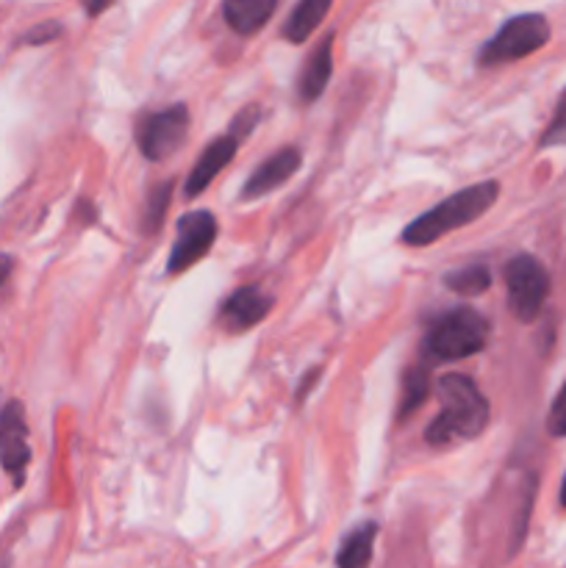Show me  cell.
Returning a JSON list of instances; mask_svg holds the SVG:
<instances>
[{
    "label": "cell",
    "instance_id": "cell-12",
    "mask_svg": "<svg viewBox=\"0 0 566 568\" xmlns=\"http://www.w3.org/2000/svg\"><path fill=\"white\" fill-rule=\"evenodd\" d=\"M331 75H333V33H327V37L316 44L314 53L309 55L303 72H300V81H297L300 98L309 100V103L320 98V94L325 92Z\"/></svg>",
    "mask_w": 566,
    "mask_h": 568
},
{
    "label": "cell",
    "instance_id": "cell-17",
    "mask_svg": "<svg viewBox=\"0 0 566 568\" xmlns=\"http://www.w3.org/2000/svg\"><path fill=\"white\" fill-rule=\"evenodd\" d=\"M444 283H447V288H453V292L475 297V294H483L492 286V272H488L486 264H472L464 266V270L449 272V275L444 277Z\"/></svg>",
    "mask_w": 566,
    "mask_h": 568
},
{
    "label": "cell",
    "instance_id": "cell-16",
    "mask_svg": "<svg viewBox=\"0 0 566 568\" xmlns=\"http://www.w3.org/2000/svg\"><path fill=\"white\" fill-rule=\"evenodd\" d=\"M431 392V381H427V366H414V369L405 372L403 377V394H400V408L397 419L405 422L414 410L422 408V403L427 399Z\"/></svg>",
    "mask_w": 566,
    "mask_h": 568
},
{
    "label": "cell",
    "instance_id": "cell-26",
    "mask_svg": "<svg viewBox=\"0 0 566 568\" xmlns=\"http://www.w3.org/2000/svg\"><path fill=\"white\" fill-rule=\"evenodd\" d=\"M558 111H566V89H564V94H560V100H558Z\"/></svg>",
    "mask_w": 566,
    "mask_h": 568
},
{
    "label": "cell",
    "instance_id": "cell-1",
    "mask_svg": "<svg viewBox=\"0 0 566 568\" xmlns=\"http://www.w3.org/2000/svg\"><path fill=\"white\" fill-rule=\"evenodd\" d=\"M438 399L442 410L436 419L427 425V444H447L453 438H477L488 425V399L477 388V383L466 375L438 377Z\"/></svg>",
    "mask_w": 566,
    "mask_h": 568
},
{
    "label": "cell",
    "instance_id": "cell-18",
    "mask_svg": "<svg viewBox=\"0 0 566 568\" xmlns=\"http://www.w3.org/2000/svg\"><path fill=\"white\" fill-rule=\"evenodd\" d=\"M170 194H172V183H161V186H155L153 192H150L148 214H144V225L153 227V231L159 227L161 216H164L166 203H170Z\"/></svg>",
    "mask_w": 566,
    "mask_h": 568
},
{
    "label": "cell",
    "instance_id": "cell-3",
    "mask_svg": "<svg viewBox=\"0 0 566 568\" xmlns=\"http://www.w3.org/2000/svg\"><path fill=\"white\" fill-rule=\"evenodd\" d=\"M488 342V320L475 308H449L438 316L425 336V358L431 364L461 361L481 353Z\"/></svg>",
    "mask_w": 566,
    "mask_h": 568
},
{
    "label": "cell",
    "instance_id": "cell-19",
    "mask_svg": "<svg viewBox=\"0 0 566 568\" xmlns=\"http://www.w3.org/2000/svg\"><path fill=\"white\" fill-rule=\"evenodd\" d=\"M547 433L553 438H564L566 436V383H564V388L558 392V397H555L553 408H549Z\"/></svg>",
    "mask_w": 566,
    "mask_h": 568
},
{
    "label": "cell",
    "instance_id": "cell-6",
    "mask_svg": "<svg viewBox=\"0 0 566 568\" xmlns=\"http://www.w3.org/2000/svg\"><path fill=\"white\" fill-rule=\"evenodd\" d=\"M189 133V111L186 105L178 103L170 109L153 111L144 116L137 128L139 150L148 161H164L183 148Z\"/></svg>",
    "mask_w": 566,
    "mask_h": 568
},
{
    "label": "cell",
    "instance_id": "cell-20",
    "mask_svg": "<svg viewBox=\"0 0 566 568\" xmlns=\"http://www.w3.org/2000/svg\"><path fill=\"white\" fill-rule=\"evenodd\" d=\"M542 148H566V111H558L553 125L544 131Z\"/></svg>",
    "mask_w": 566,
    "mask_h": 568
},
{
    "label": "cell",
    "instance_id": "cell-15",
    "mask_svg": "<svg viewBox=\"0 0 566 568\" xmlns=\"http://www.w3.org/2000/svg\"><path fill=\"white\" fill-rule=\"evenodd\" d=\"M327 11H331V0H303L289 14L286 26H283V37L292 44L305 42L316 31V26H320Z\"/></svg>",
    "mask_w": 566,
    "mask_h": 568
},
{
    "label": "cell",
    "instance_id": "cell-5",
    "mask_svg": "<svg viewBox=\"0 0 566 568\" xmlns=\"http://www.w3.org/2000/svg\"><path fill=\"white\" fill-rule=\"evenodd\" d=\"M505 286H508V305L519 322H533L542 314L549 294V275L542 261L522 253L505 264Z\"/></svg>",
    "mask_w": 566,
    "mask_h": 568
},
{
    "label": "cell",
    "instance_id": "cell-21",
    "mask_svg": "<svg viewBox=\"0 0 566 568\" xmlns=\"http://www.w3.org/2000/svg\"><path fill=\"white\" fill-rule=\"evenodd\" d=\"M255 120H259V109H255V105H250V109L239 111V116H236V120H233V125H231V131H228V136H233V139H236V142H242V139L250 133V128H253Z\"/></svg>",
    "mask_w": 566,
    "mask_h": 568
},
{
    "label": "cell",
    "instance_id": "cell-25",
    "mask_svg": "<svg viewBox=\"0 0 566 568\" xmlns=\"http://www.w3.org/2000/svg\"><path fill=\"white\" fill-rule=\"evenodd\" d=\"M560 508H566V477L564 483H560Z\"/></svg>",
    "mask_w": 566,
    "mask_h": 568
},
{
    "label": "cell",
    "instance_id": "cell-13",
    "mask_svg": "<svg viewBox=\"0 0 566 568\" xmlns=\"http://www.w3.org/2000/svg\"><path fill=\"white\" fill-rule=\"evenodd\" d=\"M275 9V0H225L222 3V17H225V22L233 31L250 37V33H255L270 20Z\"/></svg>",
    "mask_w": 566,
    "mask_h": 568
},
{
    "label": "cell",
    "instance_id": "cell-14",
    "mask_svg": "<svg viewBox=\"0 0 566 568\" xmlns=\"http://www.w3.org/2000/svg\"><path fill=\"white\" fill-rule=\"evenodd\" d=\"M375 538H377L375 521H364V525L355 527V530L344 538L342 547H338L336 568H370Z\"/></svg>",
    "mask_w": 566,
    "mask_h": 568
},
{
    "label": "cell",
    "instance_id": "cell-24",
    "mask_svg": "<svg viewBox=\"0 0 566 568\" xmlns=\"http://www.w3.org/2000/svg\"><path fill=\"white\" fill-rule=\"evenodd\" d=\"M103 9H109V3H92V6H87V14L94 17V14H100Z\"/></svg>",
    "mask_w": 566,
    "mask_h": 568
},
{
    "label": "cell",
    "instance_id": "cell-10",
    "mask_svg": "<svg viewBox=\"0 0 566 568\" xmlns=\"http://www.w3.org/2000/svg\"><path fill=\"white\" fill-rule=\"evenodd\" d=\"M300 164H303V155H300L297 148L277 150L275 155H270V159H266L264 164L247 178V183H244L242 189V197L250 200V197H261V194L275 192L277 186H283V183L300 170Z\"/></svg>",
    "mask_w": 566,
    "mask_h": 568
},
{
    "label": "cell",
    "instance_id": "cell-7",
    "mask_svg": "<svg viewBox=\"0 0 566 568\" xmlns=\"http://www.w3.org/2000/svg\"><path fill=\"white\" fill-rule=\"evenodd\" d=\"M216 220L211 211H189L178 220L175 225V244H172V253L166 258V272L170 275H181L189 266L198 264L205 253L211 250L216 239Z\"/></svg>",
    "mask_w": 566,
    "mask_h": 568
},
{
    "label": "cell",
    "instance_id": "cell-9",
    "mask_svg": "<svg viewBox=\"0 0 566 568\" xmlns=\"http://www.w3.org/2000/svg\"><path fill=\"white\" fill-rule=\"evenodd\" d=\"M272 294H266L259 286H242L225 300L220 311V325L231 333H244L253 325H259L261 320H266L272 308Z\"/></svg>",
    "mask_w": 566,
    "mask_h": 568
},
{
    "label": "cell",
    "instance_id": "cell-2",
    "mask_svg": "<svg viewBox=\"0 0 566 568\" xmlns=\"http://www.w3.org/2000/svg\"><path fill=\"white\" fill-rule=\"evenodd\" d=\"M499 183L497 181H483L475 183L469 189H461V192L449 194L444 203H438L436 209L425 211L422 216H416L414 222H408V227L403 231V242L411 247H427L436 239L447 236V233L466 227L469 222H475L477 216L486 214L494 203H497Z\"/></svg>",
    "mask_w": 566,
    "mask_h": 568
},
{
    "label": "cell",
    "instance_id": "cell-11",
    "mask_svg": "<svg viewBox=\"0 0 566 568\" xmlns=\"http://www.w3.org/2000/svg\"><path fill=\"white\" fill-rule=\"evenodd\" d=\"M236 148H239V142L233 136H220L216 142H211L209 148L203 150V155H200L198 164L192 166V172H189L186 186H183L186 197H198L200 192H205V189H209V183L214 181V178L220 175L228 164H231Z\"/></svg>",
    "mask_w": 566,
    "mask_h": 568
},
{
    "label": "cell",
    "instance_id": "cell-22",
    "mask_svg": "<svg viewBox=\"0 0 566 568\" xmlns=\"http://www.w3.org/2000/svg\"><path fill=\"white\" fill-rule=\"evenodd\" d=\"M61 33V26L55 20H48V22H42V26L39 28H33V31H28L26 33V42L28 44H44V42H50V39H55Z\"/></svg>",
    "mask_w": 566,
    "mask_h": 568
},
{
    "label": "cell",
    "instance_id": "cell-23",
    "mask_svg": "<svg viewBox=\"0 0 566 568\" xmlns=\"http://www.w3.org/2000/svg\"><path fill=\"white\" fill-rule=\"evenodd\" d=\"M11 266H14V258H11L9 253H3V250H0V286H3L6 277L11 275Z\"/></svg>",
    "mask_w": 566,
    "mask_h": 568
},
{
    "label": "cell",
    "instance_id": "cell-8",
    "mask_svg": "<svg viewBox=\"0 0 566 568\" xmlns=\"http://www.w3.org/2000/svg\"><path fill=\"white\" fill-rule=\"evenodd\" d=\"M28 464H31V447H28L26 408L11 399L0 408V466L11 477L14 488L26 483Z\"/></svg>",
    "mask_w": 566,
    "mask_h": 568
},
{
    "label": "cell",
    "instance_id": "cell-4",
    "mask_svg": "<svg viewBox=\"0 0 566 568\" xmlns=\"http://www.w3.org/2000/svg\"><path fill=\"white\" fill-rule=\"evenodd\" d=\"M547 39H549L547 17L542 14L511 17V20L503 22V28H499V31L483 44L477 61H481L483 67L519 61L525 59V55L542 50L544 44H547Z\"/></svg>",
    "mask_w": 566,
    "mask_h": 568
}]
</instances>
